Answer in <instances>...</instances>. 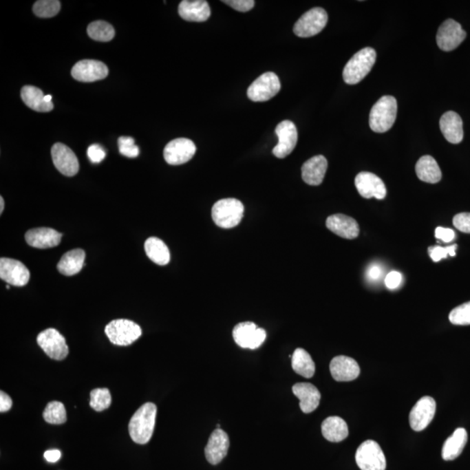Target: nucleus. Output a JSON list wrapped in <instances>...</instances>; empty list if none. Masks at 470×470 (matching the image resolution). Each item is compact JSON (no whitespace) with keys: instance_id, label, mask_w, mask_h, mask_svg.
<instances>
[{"instance_id":"obj_1","label":"nucleus","mask_w":470,"mask_h":470,"mask_svg":"<svg viewBox=\"0 0 470 470\" xmlns=\"http://www.w3.org/2000/svg\"><path fill=\"white\" fill-rule=\"evenodd\" d=\"M157 407L152 403H145L131 417L128 429L131 438L138 445H146L153 434Z\"/></svg>"},{"instance_id":"obj_2","label":"nucleus","mask_w":470,"mask_h":470,"mask_svg":"<svg viewBox=\"0 0 470 470\" xmlns=\"http://www.w3.org/2000/svg\"><path fill=\"white\" fill-rule=\"evenodd\" d=\"M376 61V52L365 47L356 52L345 65L343 80L348 85H356L370 74Z\"/></svg>"},{"instance_id":"obj_3","label":"nucleus","mask_w":470,"mask_h":470,"mask_svg":"<svg viewBox=\"0 0 470 470\" xmlns=\"http://www.w3.org/2000/svg\"><path fill=\"white\" fill-rule=\"evenodd\" d=\"M396 98L389 95L381 97L374 105L370 114V126L376 133H385L392 128L396 120Z\"/></svg>"},{"instance_id":"obj_4","label":"nucleus","mask_w":470,"mask_h":470,"mask_svg":"<svg viewBox=\"0 0 470 470\" xmlns=\"http://www.w3.org/2000/svg\"><path fill=\"white\" fill-rule=\"evenodd\" d=\"M244 213V206L237 199H222L212 209V218L222 228H233L241 223Z\"/></svg>"},{"instance_id":"obj_5","label":"nucleus","mask_w":470,"mask_h":470,"mask_svg":"<svg viewBox=\"0 0 470 470\" xmlns=\"http://www.w3.org/2000/svg\"><path fill=\"white\" fill-rule=\"evenodd\" d=\"M105 332L111 343L118 346H128L139 339L142 334L139 325L125 319L111 321L107 325Z\"/></svg>"},{"instance_id":"obj_6","label":"nucleus","mask_w":470,"mask_h":470,"mask_svg":"<svg viewBox=\"0 0 470 470\" xmlns=\"http://www.w3.org/2000/svg\"><path fill=\"white\" fill-rule=\"evenodd\" d=\"M328 13L324 9L315 8L301 16L294 26L295 34L300 38H310L320 34L328 23Z\"/></svg>"},{"instance_id":"obj_7","label":"nucleus","mask_w":470,"mask_h":470,"mask_svg":"<svg viewBox=\"0 0 470 470\" xmlns=\"http://www.w3.org/2000/svg\"><path fill=\"white\" fill-rule=\"evenodd\" d=\"M356 461L361 470L386 469L385 456L380 445L373 440L361 443L356 453Z\"/></svg>"},{"instance_id":"obj_8","label":"nucleus","mask_w":470,"mask_h":470,"mask_svg":"<svg viewBox=\"0 0 470 470\" xmlns=\"http://www.w3.org/2000/svg\"><path fill=\"white\" fill-rule=\"evenodd\" d=\"M281 90V82L274 72H265L253 82L248 89V97L252 101L265 102L271 100Z\"/></svg>"},{"instance_id":"obj_9","label":"nucleus","mask_w":470,"mask_h":470,"mask_svg":"<svg viewBox=\"0 0 470 470\" xmlns=\"http://www.w3.org/2000/svg\"><path fill=\"white\" fill-rule=\"evenodd\" d=\"M37 343L51 359L62 361L68 356L67 341L63 335L54 328L41 332L38 335Z\"/></svg>"},{"instance_id":"obj_10","label":"nucleus","mask_w":470,"mask_h":470,"mask_svg":"<svg viewBox=\"0 0 470 470\" xmlns=\"http://www.w3.org/2000/svg\"><path fill=\"white\" fill-rule=\"evenodd\" d=\"M233 337L238 346L256 350L264 343L267 333L263 328L256 326L254 322L246 321L236 325L233 328Z\"/></svg>"},{"instance_id":"obj_11","label":"nucleus","mask_w":470,"mask_h":470,"mask_svg":"<svg viewBox=\"0 0 470 470\" xmlns=\"http://www.w3.org/2000/svg\"><path fill=\"white\" fill-rule=\"evenodd\" d=\"M466 32L462 25L453 19H447L440 25L436 34V42L440 50H455L466 39Z\"/></svg>"},{"instance_id":"obj_12","label":"nucleus","mask_w":470,"mask_h":470,"mask_svg":"<svg viewBox=\"0 0 470 470\" xmlns=\"http://www.w3.org/2000/svg\"><path fill=\"white\" fill-rule=\"evenodd\" d=\"M278 136V144L273 149V153L279 159H284L297 147L298 131L297 126L290 120L281 121L275 128Z\"/></svg>"},{"instance_id":"obj_13","label":"nucleus","mask_w":470,"mask_h":470,"mask_svg":"<svg viewBox=\"0 0 470 470\" xmlns=\"http://www.w3.org/2000/svg\"><path fill=\"white\" fill-rule=\"evenodd\" d=\"M195 143L186 138H179L170 141L164 149V158L169 165L178 166L189 162L195 156Z\"/></svg>"},{"instance_id":"obj_14","label":"nucleus","mask_w":470,"mask_h":470,"mask_svg":"<svg viewBox=\"0 0 470 470\" xmlns=\"http://www.w3.org/2000/svg\"><path fill=\"white\" fill-rule=\"evenodd\" d=\"M436 410V400L432 397L423 396L410 411L409 423L411 428L415 431H423L432 422Z\"/></svg>"},{"instance_id":"obj_15","label":"nucleus","mask_w":470,"mask_h":470,"mask_svg":"<svg viewBox=\"0 0 470 470\" xmlns=\"http://www.w3.org/2000/svg\"><path fill=\"white\" fill-rule=\"evenodd\" d=\"M0 278L15 287H23L30 280V272L22 262L17 259L1 258L0 259Z\"/></svg>"},{"instance_id":"obj_16","label":"nucleus","mask_w":470,"mask_h":470,"mask_svg":"<svg viewBox=\"0 0 470 470\" xmlns=\"http://www.w3.org/2000/svg\"><path fill=\"white\" fill-rule=\"evenodd\" d=\"M358 193L365 199L383 200L387 195V189L383 180L372 173L361 172L354 180Z\"/></svg>"},{"instance_id":"obj_17","label":"nucleus","mask_w":470,"mask_h":470,"mask_svg":"<svg viewBox=\"0 0 470 470\" xmlns=\"http://www.w3.org/2000/svg\"><path fill=\"white\" fill-rule=\"evenodd\" d=\"M51 153L56 169L62 174L72 177L78 173L80 165H78L77 157L65 145L56 143L52 147Z\"/></svg>"},{"instance_id":"obj_18","label":"nucleus","mask_w":470,"mask_h":470,"mask_svg":"<svg viewBox=\"0 0 470 470\" xmlns=\"http://www.w3.org/2000/svg\"><path fill=\"white\" fill-rule=\"evenodd\" d=\"M108 75V68L103 62L84 60L78 62L72 69V76L81 82L103 80Z\"/></svg>"},{"instance_id":"obj_19","label":"nucleus","mask_w":470,"mask_h":470,"mask_svg":"<svg viewBox=\"0 0 470 470\" xmlns=\"http://www.w3.org/2000/svg\"><path fill=\"white\" fill-rule=\"evenodd\" d=\"M229 438L228 434L222 429H217L209 437L205 449L206 460L213 465L219 464L228 455Z\"/></svg>"},{"instance_id":"obj_20","label":"nucleus","mask_w":470,"mask_h":470,"mask_svg":"<svg viewBox=\"0 0 470 470\" xmlns=\"http://www.w3.org/2000/svg\"><path fill=\"white\" fill-rule=\"evenodd\" d=\"M326 226L331 232L344 239H356L360 233L359 225L356 220L341 213L328 217Z\"/></svg>"},{"instance_id":"obj_21","label":"nucleus","mask_w":470,"mask_h":470,"mask_svg":"<svg viewBox=\"0 0 470 470\" xmlns=\"http://www.w3.org/2000/svg\"><path fill=\"white\" fill-rule=\"evenodd\" d=\"M25 241L32 248H52L61 244L62 233L49 228H39L29 230L25 233Z\"/></svg>"},{"instance_id":"obj_22","label":"nucleus","mask_w":470,"mask_h":470,"mask_svg":"<svg viewBox=\"0 0 470 470\" xmlns=\"http://www.w3.org/2000/svg\"><path fill=\"white\" fill-rule=\"evenodd\" d=\"M330 372L335 381H351L360 376L361 370L356 360L340 356L331 361Z\"/></svg>"},{"instance_id":"obj_23","label":"nucleus","mask_w":470,"mask_h":470,"mask_svg":"<svg viewBox=\"0 0 470 470\" xmlns=\"http://www.w3.org/2000/svg\"><path fill=\"white\" fill-rule=\"evenodd\" d=\"M328 169V160L317 156L306 161L301 167V176L304 182L310 186H319L323 182Z\"/></svg>"},{"instance_id":"obj_24","label":"nucleus","mask_w":470,"mask_h":470,"mask_svg":"<svg viewBox=\"0 0 470 470\" xmlns=\"http://www.w3.org/2000/svg\"><path fill=\"white\" fill-rule=\"evenodd\" d=\"M292 393L300 400L302 412L310 414L317 409L321 400V393L313 384L297 383L292 387Z\"/></svg>"},{"instance_id":"obj_25","label":"nucleus","mask_w":470,"mask_h":470,"mask_svg":"<svg viewBox=\"0 0 470 470\" xmlns=\"http://www.w3.org/2000/svg\"><path fill=\"white\" fill-rule=\"evenodd\" d=\"M179 14L186 21L204 22L211 15V9L204 0H184L179 6Z\"/></svg>"},{"instance_id":"obj_26","label":"nucleus","mask_w":470,"mask_h":470,"mask_svg":"<svg viewBox=\"0 0 470 470\" xmlns=\"http://www.w3.org/2000/svg\"><path fill=\"white\" fill-rule=\"evenodd\" d=\"M440 131L449 143L459 144L463 140L462 118L453 111H447L440 120Z\"/></svg>"},{"instance_id":"obj_27","label":"nucleus","mask_w":470,"mask_h":470,"mask_svg":"<svg viewBox=\"0 0 470 470\" xmlns=\"http://www.w3.org/2000/svg\"><path fill=\"white\" fill-rule=\"evenodd\" d=\"M468 442V433L466 429H456L452 436L446 440L442 447V456L445 461H453L461 455Z\"/></svg>"},{"instance_id":"obj_28","label":"nucleus","mask_w":470,"mask_h":470,"mask_svg":"<svg viewBox=\"0 0 470 470\" xmlns=\"http://www.w3.org/2000/svg\"><path fill=\"white\" fill-rule=\"evenodd\" d=\"M322 435L331 442H340L348 436L346 422L339 416L328 417L321 424Z\"/></svg>"},{"instance_id":"obj_29","label":"nucleus","mask_w":470,"mask_h":470,"mask_svg":"<svg viewBox=\"0 0 470 470\" xmlns=\"http://www.w3.org/2000/svg\"><path fill=\"white\" fill-rule=\"evenodd\" d=\"M416 173L422 182L427 183H438L442 179V171L438 163L430 156L420 158L416 165Z\"/></svg>"},{"instance_id":"obj_30","label":"nucleus","mask_w":470,"mask_h":470,"mask_svg":"<svg viewBox=\"0 0 470 470\" xmlns=\"http://www.w3.org/2000/svg\"><path fill=\"white\" fill-rule=\"evenodd\" d=\"M85 253L81 248L74 249L62 256L57 268L61 274L72 276L78 274L83 268Z\"/></svg>"},{"instance_id":"obj_31","label":"nucleus","mask_w":470,"mask_h":470,"mask_svg":"<svg viewBox=\"0 0 470 470\" xmlns=\"http://www.w3.org/2000/svg\"><path fill=\"white\" fill-rule=\"evenodd\" d=\"M45 96L39 88L32 85H25L21 90V98L26 106L41 113H47L54 109L52 102L45 101Z\"/></svg>"},{"instance_id":"obj_32","label":"nucleus","mask_w":470,"mask_h":470,"mask_svg":"<svg viewBox=\"0 0 470 470\" xmlns=\"http://www.w3.org/2000/svg\"><path fill=\"white\" fill-rule=\"evenodd\" d=\"M145 251L151 261L157 265L165 266L170 261L169 249L159 238L147 239L145 242Z\"/></svg>"},{"instance_id":"obj_33","label":"nucleus","mask_w":470,"mask_h":470,"mask_svg":"<svg viewBox=\"0 0 470 470\" xmlns=\"http://www.w3.org/2000/svg\"><path fill=\"white\" fill-rule=\"evenodd\" d=\"M292 367L295 373L305 378H312L315 373L314 361L303 348L295 350L292 356Z\"/></svg>"},{"instance_id":"obj_34","label":"nucleus","mask_w":470,"mask_h":470,"mask_svg":"<svg viewBox=\"0 0 470 470\" xmlns=\"http://www.w3.org/2000/svg\"><path fill=\"white\" fill-rule=\"evenodd\" d=\"M87 34L94 41L107 42L114 39L115 31L113 26L107 22L98 21L88 25Z\"/></svg>"},{"instance_id":"obj_35","label":"nucleus","mask_w":470,"mask_h":470,"mask_svg":"<svg viewBox=\"0 0 470 470\" xmlns=\"http://www.w3.org/2000/svg\"><path fill=\"white\" fill-rule=\"evenodd\" d=\"M43 417L45 422L51 424H63L67 422V410L61 402H51L45 407Z\"/></svg>"},{"instance_id":"obj_36","label":"nucleus","mask_w":470,"mask_h":470,"mask_svg":"<svg viewBox=\"0 0 470 470\" xmlns=\"http://www.w3.org/2000/svg\"><path fill=\"white\" fill-rule=\"evenodd\" d=\"M60 10L61 2L58 0H39L34 6V12L39 18L54 17Z\"/></svg>"},{"instance_id":"obj_37","label":"nucleus","mask_w":470,"mask_h":470,"mask_svg":"<svg viewBox=\"0 0 470 470\" xmlns=\"http://www.w3.org/2000/svg\"><path fill=\"white\" fill-rule=\"evenodd\" d=\"M90 397V406L98 412L108 409L111 405V394L107 389H95L92 391Z\"/></svg>"},{"instance_id":"obj_38","label":"nucleus","mask_w":470,"mask_h":470,"mask_svg":"<svg viewBox=\"0 0 470 470\" xmlns=\"http://www.w3.org/2000/svg\"><path fill=\"white\" fill-rule=\"evenodd\" d=\"M449 318L453 325H458V326L470 325V301L453 308L450 312Z\"/></svg>"},{"instance_id":"obj_39","label":"nucleus","mask_w":470,"mask_h":470,"mask_svg":"<svg viewBox=\"0 0 470 470\" xmlns=\"http://www.w3.org/2000/svg\"><path fill=\"white\" fill-rule=\"evenodd\" d=\"M120 153L127 158H136L139 156L140 149L136 145V140L131 137H120L118 140Z\"/></svg>"},{"instance_id":"obj_40","label":"nucleus","mask_w":470,"mask_h":470,"mask_svg":"<svg viewBox=\"0 0 470 470\" xmlns=\"http://www.w3.org/2000/svg\"><path fill=\"white\" fill-rule=\"evenodd\" d=\"M458 249V245H452L442 248V246H430L429 248V254L430 258L435 262H438L442 259H445L450 256H456V251Z\"/></svg>"},{"instance_id":"obj_41","label":"nucleus","mask_w":470,"mask_h":470,"mask_svg":"<svg viewBox=\"0 0 470 470\" xmlns=\"http://www.w3.org/2000/svg\"><path fill=\"white\" fill-rule=\"evenodd\" d=\"M453 224L460 231L470 233V213H461L453 217Z\"/></svg>"},{"instance_id":"obj_42","label":"nucleus","mask_w":470,"mask_h":470,"mask_svg":"<svg viewBox=\"0 0 470 470\" xmlns=\"http://www.w3.org/2000/svg\"><path fill=\"white\" fill-rule=\"evenodd\" d=\"M225 4L231 6L236 11L246 12L254 8L255 2L254 0H224Z\"/></svg>"},{"instance_id":"obj_43","label":"nucleus","mask_w":470,"mask_h":470,"mask_svg":"<svg viewBox=\"0 0 470 470\" xmlns=\"http://www.w3.org/2000/svg\"><path fill=\"white\" fill-rule=\"evenodd\" d=\"M106 152L100 145H91L87 149V156L93 163H100L106 158Z\"/></svg>"},{"instance_id":"obj_44","label":"nucleus","mask_w":470,"mask_h":470,"mask_svg":"<svg viewBox=\"0 0 470 470\" xmlns=\"http://www.w3.org/2000/svg\"><path fill=\"white\" fill-rule=\"evenodd\" d=\"M436 238L440 239L443 242L449 243L451 242L456 237V233L453 230L450 228H442V226H438L436 229Z\"/></svg>"},{"instance_id":"obj_45","label":"nucleus","mask_w":470,"mask_h":470,"mask_svg":"<svg viewBox=\"0 0 470 470\" xmlns=\"http://www.w3.org/2000/svg\"><path fill=\"white\" fill-rule=\"evenodd\" d=\"M403 276L399 272L392 271L386 276L385 285L387 288L396 289L402 284Z\"/></svg>"},{"instance_id":"obj_46","label":"nucleus","mask_w":470,"mask_h":470,"mask_svg":"<svg viewBox=\"0 0 470 470\" xmlns=\"http://www.w3.org/2000/svg\"><path fill=\"white\" fill-rule=\"evenodd\" d=\"M12 406V400L11 397L8 394L1 391L0 392V412H6V411L11 409Z\"/></svg>"},{"instance_id":"obj_47","label":"nucleus","mask_w":470,"mask_h":470,"mask_svg":"<svg viewBox=\"0 0 470 470\" xmlns=\"http://www.w3.org/2000/svg\"><path fill=\"white\" fill-rule=\"evenodd\" d=\"M383 274V272L381 270L380 266L376 264L371 266V267L369 268V270H367V277L372 281L379 280Z\"/></svg>"},{"instance_id":"obj_48","label":"nucleus","mask_w":470,"mask_h":470,"mask_svg":"<svg viewBox=\"0 0 470 470\" xmlns=\"http://www.w3.org/2000/svg\"><path fill=\"white\" fill-rule=\"evenodd\" d=\"M45 460L49 462H56L61 458V452L58 449L47 450L44 453Z\"/></svg>"},{"instance_id":"obj_49","label":"nucleus","mask_w":470,"mask_h":470,"mask_svg":"<svg viewBox=\"0 0 470 470\" xmlns=\"http://www.w3.org/2000/svg\"><path fill=\"white\" fill-rule=\"evenodd\" d=\"M5 209V202L4 199H3V197H0V213H2L3 211H4Z\"/></svg>"}]
</instances>
